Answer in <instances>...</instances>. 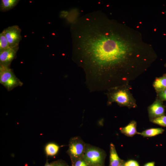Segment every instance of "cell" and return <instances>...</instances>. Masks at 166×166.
I'll return each instance as SVG.
<instances>
[{
    "label": "cell",
    "mask_w": 166,
    "mask_h": 166,
    "mask_svg": "<svg viewBox=\"0 0 166 166\" xmlns=\"http://www.w3.org/2000/svg\"><path fill=\"white\" fill-rule=\"evenodd\" d=\"M91 166H101L99 165H91Z\"/></svg>",
    "instance_id": "cell-24"
},
{
    "label": "cell",
    "mask_w": 166,
    "mask_h": 166,
    "mask_svg": "<svg viewBox=\"0 0 166 166\" xmlns=\"http://www.w3.org/2000/svg\"><path fill=\"white\" fill-rule=\"evenodd\" d=\"M164 129L162 128H151L145 130L141 132H138L139 134L144 137H151L162 133Z\"/></svg>",
    "instance_id": "cell-13"
},
{
    "label": "cell",
    "mask_w": 166,
    "mask_h": 166,
    "mask_svg": "<svg viewBox=\"0 0 166 166\" xmlns=\"http://www.w3.org/2000/svg\"><path fill=\"white\" fill-rule=\"evenodd\" d=\"M148 111L150 120L164 115L165 108L162 101L157 98L148 107Z\"/></svg>",
    "instance_id": "cell-7"
},
{
    "label": "cell",
    "mask_w": 166,
    "mask_h": 166,
    "mask_svg": "<svg viewBox=\"0 0 166 166\" xmlns=\"http://www.w3.org/2000/svg\"><path fill=\"white\" fill-rule=\"evenodd\" d=\"M165 66L166 67V64H165Z\"/></svg>",
    "instance_id": "cell-25"
},
{
    "label": "cell",
    "mask_w": 166,
    "mask_h": 166,
    "mask_svg": "<svg viewBox=\"0 0 166 166\" xmlns=\"http://www.w3.org/2000/svg\"><path fill=\"white\" fill-rule=\"evenodd\" d=\"M129 89L127 85H125L108 91V104L116 102L120 106L129 108L136 107L137 105L135 100L130 92Z\"/></svg>",
    "instance_id": "cell-2"
},
{
    "label": "cell",
    "mask_w": 166,
    "mask_h": 166,
    "mask_svg": "<svg viewBox=\"0 0 166 166\" xmlns=\"http://www.w3.org/2000/svg\"><path fill=\"white\" fill-rule=\"evenodd\" d=\"M44 166H53V165L52 162L51 163H49L47 160Z\"/></svg>",
    "instance_id": "cell-22"
},
{
    "label": "cell",
    "mask_w": 166,
    "mask_h": 166,
    "mask_svg": "<svg viewBox=\"0 0 166 166\" xmlns=\"http://www.w3.org/2000/svg\"><path fill=\"white\" fill-rule=\"evenodd\" d=\"M60 147L57 144L53 142L47 144L45 146V151L47 156H53L58 153Z\"/></svg>",
    "instance_id": "cell-12"
},
{
    "label": "cell",
    "mask_w": 166,
    "mask_h": 166,
    "mask_svg": "<svg viewBox=\"0 0 166 166\" xmlns=\"http://www.w3.org/2000/svg\"><path fill=\"white\" fill-rule=\"evenodd\" d=\"M110 28L100 11L85 14L71 26L73 58L83 70L91 91H108L125 84L121 69L128 47Z\"/></svg>",
    "instance_id": "cell-1"
},
{
    "label": "cell",
    "mask_w": 166,
    "mask_h": 166,
    "mask_svg": "<svg viewBox=\"0 0 166 166\" xmlns=\"http://www.w3.org/2000/svg\"><path fill=\"white\" fill-rule=\"evenodd\" d=\"M136 125V121H132L125 127L120 128V130L121 132L125 135L129 137H132L135 134H137Z\"/></svg>",
    "instance_id": "cell-10"
},
{
    "label": "cell",
    "mask_w": 166,
    "mask_h": 166,
    "mask_svg": "<svg viewBox=\"0 0 166 166\" xmlns=\"http://www.w3.org/2000/svg\"><path fill=\"white\" fill-rule=\"evenodd\" d=\"M0 83L8 91L21 86L22 82L15 75L10 66H0Z\"/></svg>",
    "instance_id": "cell-4"
},
{
    "label": "cell",
    "mask_w": 166,
    "mask_h": 166,
    "mask_svg": "<svg viewBox=\"0 0 166 166\" xmlns=\"http://www.w3.org/2000/svg\"><path fill=\"white\" fill-rule=\"evenodd\" d=\"M124 162L122 164L120 165H119L118 166H124Z\"/></svg>",
    "instance_id": "cell-23"
},
{
    "label": "cell",
    "mask_w": 166,
    "mask_h": 166,
    "mask_svg": "<svg viewBox=\"0 0 166 166\" xmlns=\"http://www.w3.org/2000/svg\"><path fill=\"white\" fill-rule=\"evenodd\" d=\"M106 156V154L104 150L86 144L83 157L90 165L105 166Z\"/></svg>",
    "instance_id": "cell-3"
},
{
    "label": "cell",
    "mask_w": 166,
    "mask_h": 166,
    "mask_svg": "<svg viewBox=\"0 0 166 166\" xmlns=\"http://www.w3.org/2000/svg\"><path fill=\"white\" fill-rule=\"evenodd\" d=\"M124 162L118 156L114 144L111 143L110 145L109 163V166H118Z\"/></svg>",
    "instance_id": "cell-9"
},
{
    "label": "cell",
    "mask_w": 166,
    "mask_h": 166,
    "mask_svg": "<svg viewBox=\"0 0 166 166\" xmlns=\"http://www.w3.org/2000/svg\"><path fill=\"white\" fill-rule=\"evenodd\" d=\"M19 47L9 48L0 51V66H10L15 58Z\"/></svg>",
    "instance_id": "cell-8"
},
{
    "label": "cell",
    "mask_w": 166,
    "mask_h": 166,
    "mask_svg": "<svg viewBox=\"0 0 166 166\" xmlns=\"http://www.w3.org/2000/svg\"><path fill=\"white\" fill-rule=\"evenodd\" d=\"M72 166H91L83 158L79 159L72 163Z\"/></svg>",
    "instance_id": "cell-17"
},
{
    "label": "cell",
    "mask_w": 166,
    "mask_h": 166,
    "mask_svg": "<svg viewBox=\"0 0 166 166\" xmlns=\"http://www.w3.org/2000/svg\"><path fill=\"white\" fill-rule=\"evenodd\" d=\"M0 1V10L5 11L13 8L17 5L19 0H1Z\"/></svg>",
    "instance_id": "cell-14"
},
{
    "label": "cell",
    "mask_w": 166,
    "mask_h": 166,
    "mask_svg": "<svg viewBox=\"0 0 166 166\" xmlns=\"http://www.w3.org/2000/svg\"><path fill=\"white\" fill-rule=\"evenodd\" d=\"M86 144L79 136H75L70 139L67 152L70 157L71 163L83 157Z\"/></svg>",
    "instance_id": "cell-5"
},
{
    "label": "cell",
    "mask_w": 166,
    "mask_h": 166,
    "mask_svg": "<svg viewBox=\"0 0 166 166\" xmlns=\"http://www.w3.org/2000/svg\"><path fill=\"white\" fill-rule=\"evenodd\" d=\"M10 47H18L19 43L21 40V30L19 26L14 25L9 26L3 30Z\"/></svg>",
    "instance_id": "cell-6"
},
{
    "label": "cell",
    "mask_w": 166,
    "mask_h": 166,
    "mask_svg": "<svg viewBox=\"0 0 166 166\" xmlns=\"http://www.w3.org/2000/svg\"><path fill=\"white\" fill-rule=\"evenodd\" d=\"M10 48L8 42L3 31L0 34V51Z\"/></svg>",
    "instance_id": "cell-15"
},
{
    "label": "cell",
    "mask_w": 166,
    "mask_h": 166,
    "mask_svg": "<svg viewBox=\"0 0 166 166\" xmlns=\"http://www.w3.org/2000/svg\"><path fill=\"white\" fill-rule=\"evenodd\" d=\"M53 166H69L64 161L57 160L52 162Z\"/></svg>",
    "instance_id": "cell-20"
},
{
    "label": "cell",
    "mask_w": 166,
    "mask_h": 166,
    "mask_svg": "<svg viewBox=\"0 0 166 166\" xmlns=\"http://www.w3.org/2000/svg\"><path fill=\"white\" fill-rule=\"evenodd\" d=\"M153 85L157 93L166 89V74L162 77L156 78Z\"/></svg>",
    "instance_id": "cell-11"
},
{
    "label": "cell",
    "mask_w": 166,
    "mask_h": 166,
    "mask_svg": "<svg viewBox=\"0 0 166 166\" xmlns=\"http://www.w3.org/2000/svg\"><path fill=\"white\" fill-rule=\"evenodd\" d=\"M157 98L161 101H166V89L157 93Z\"/></svg>",
    "instance_id": "cell-18"
},
{
    "label": "cell",
    "mask_w": 166,
    "mask_h": 166,
    "mask_svg": "<svg viewBox=\"0 0 166 166\" xmlns=\"http://www.w3.org/2000/svg\"><path fill=\"white\" fill-rule=\"evenodd\" d=\"M143 166H155V162L152 161L145 164Z\"/></svg>",
    "instance_id": "cell-21"
},
{
    "label": "cell",
    "mask_w": 166,
    "mask_h": 166,
    "mask_svg": "<svg viewBox=\"0 0 166 166\" xmlns=\"http://www.w3.org/2000/svg\"><path fill=\"white\" fill-rule=\"evenodd\" d=\"M152 123L160 126L166 127V116L164 115L150 120Z\"/></svg>",
    "instance_id": "cell-16"
},
{
    "label": "cell",
    "mask_w": 166,
    "mask_h": 166,
    "mask_svg": "<svg viewBox=\"0 0 166 166\" xmlns=\"http://www.w3.org/2000/svg\"><path fill=\"white\" fill-rule=\"evenodd\" d=\"M124 166H140L136 161L133 160H130L124 163Z\"/></svg>",
    "instance_id": "cell-19"
}]
</instances>
